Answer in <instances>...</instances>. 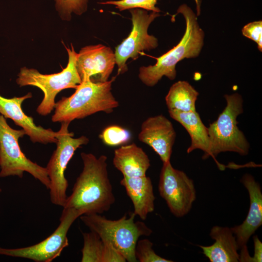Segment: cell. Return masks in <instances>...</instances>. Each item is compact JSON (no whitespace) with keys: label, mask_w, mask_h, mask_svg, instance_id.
<instances>
[{"label":"cell","mask_w":262,"mask_h":262,"mask_svg":"<svg viewBox=\"0 0 262 262\" xmlns=\"http://www.w3.org/2000/svg\"><path fill=\"white\" fill-rule=\"evenodd\" d=\"M115 65V52L102 44L86 46L78 53L76 67L81 79L95 82L108 81Z\"/></svg>","instance_id":"obj_12"},{"label":"cell","mask_w":262,"mask_h":262,"mask_svg":"<svg viewBox=\"0 0 262 262\" xmlns=\"http://www.w3.org/2000/svg\"><path fill=\"white\" fill-rule=\"evenodd\" d=\"M113 164L123 177L128 178L146 176L150 166L147 155L134 143L122 146L116 149Z\"/></svg>","instance_id":"obj_18"},{"label":"cell","mask_w":262,"mask_h":262,"mask_svg":"<svg viewBox=\"0 0 262 262\" xmlns=\"http://www.w3.org/2000/svg\"><path fill=\"white\" fill-rule=\"evenodd\" d=\"M171 118L180 123L188 132L191 144L187 149L190 153L196 149L204 152L203 159L210 157V138L208 127L202 122L196 111L182 112L176 110H168Z\"/></svg>","instance_id":"obj_19"},{"label":"cell","mask_w":262,"mask_h":262,"mask_svg":"<svg viewBox=\"0 0 262 262\" xmlns=\"http://www.w3.org/2000/svg\"><path fill=\"white\" fill-rule=\"evenodd\" d=\"M103 142L109 146H116L129 141L131 133L126 129L117 126L112 125L106 128L99 135Z\"/></svg>","instance_id":"obj_23"},{"label":"cell","mask_w":262,"mask_h":262,"mask_svg":"<svg viewBox=\"0 0 262 262\" xmlns=\"http://www.w3.org/2000/svg\"><path fill=\"white\" fill-rule=\"evenodd\" d=\"M158 0H120L101 2V4L113 5L119 11L140 8L145 10L159 13L160 10L156 7Z\"/></svg>","instance_id":"obj_25"},{"label":"cell","mask_w":262,"mask_h":262,"mask_svg":"<svg viewBox=\"0 0 262 262\" xmlns=\"http://www.w3.org/2000/svg\"><path fill=\"white\" fill-rule=\"evenodd\" d=\"M254 253L252 257L253 262H261L262 261V244L257 235L253 236Z\"/></svg>","instance_id":"obj_28"},{"label":"cell","mask_w":262,"mask_h":262,"mask_svg":"<svg viewBox=\"0 0 262 262\" xmlns=\"http://www.w3.org/2000/svg\"><path fill=\"white\" fill-rule=\"evenodd\" d=\"M33 97L31 92L21 97L8 98L0 95V114L5 118L12 119L15 124L24 130L32 142L43 144L56 143L58 131L36 126L32 117L23 112L22 104L24 100Z\"/></svg>","instance_id":"obj_13"},{"label":"cell","mask_w":262,"mask_h":262,"mask_svg":"<svg viewBox=\"0 0 262 262\" xmlns=\"http://www.w3.org/2000/svg\"><path fill=\"white\" fill-rule=\"evenodd\" d=\"M210 236L215 241L213 244L209 246L198 245V246L211 262L239 261V247L231 228L214 226L210 230Z\"/></svg>","instance_id":"obj_16"},{"label":"cell","mask_w":262,"mask_h":262,"mask_svg":"<svg viewBox=\"0 0 262 262\" xmlns=\"http://www.w3.org/2000/svg\"><path fill=\"white\" fill-rule=\"evenodd\" d=\"M88 0H55L57 11L63 20L69 21L71 14L81 15L87 8Z\"/></svg>","instance_id":"obj_22"},{"label":"cell","mask_w":262,"mask_h":262,"mask_svg":"<svg viewBox=\"0 0 262 262\" xmlns=\"http://www.w3.org/2000/svg\"><path fill=\"white\" fill-rule=\"evenodd\" d=\"M198 92L187 82L179 81L170 88L165 100L168 110L182 112L196 111Z\"/></svg>","instance_id":"obj_20"},{"label":"cell","mask_w":262,"mask_h":262,"mask_svg":"<svg viewBox=\"0 0 262 262\" xmlns=\"http://www.w3.org/2000/svg\"><path fill=\"white\" fill-rule=\"evenodd\" d=\"M177 13L181 14L185 19L186 29L184 35L176 46L157 58L155 65L139 68L138 78L147 86H154L163 76L170 80H174L178 63L184 58L198 56L202 49L204 33L198 23L196 15L185 4L179 7Z\"/></svg>","instance_id":"obj_2"},{"label":"cell","mask_w":262,"mask_h":262,"mask_svg":"<svg viewBox=\"0 0 262 262\" xmlns=\"http://www.w3.org/2000/svg\"><path fill=\"white\" fill-rule=\"evenodd\" d=\"M25 135L23 129L12 128L6 118L0 115V177L16 176L22 179L26 172L49 189L50 180L46 168L27 158L20 147L18 140Z\"/></svg>","instance_id":"obj_7"},{"label":"cell","mask_w":262,"mask_h":262,"mask_svg":"<svg viewBox=\"0 0 262 262\" xmlns=\"http://www.w3.org/2000/svg\"><path fill=\"white\" fill-rule=\"evenodd\" d=\"M1 192V189H0V192Z\"/></svg>","instance_id":"obj_29"},{"label":"cell","mask_w":262,"mask_h":262,"mask_svg":"<svg viewBox=\"0 0 262 262\" xmlns=\"http://www.w3.org/2000/svg\"><path fill=\"white\" fill-rule=\"evenodd\" d=\"M103 242L101 262H125V257L110 243Z\"/></svg>","instance_id":"obj_27"},{"label":"cell","mask_w":262,"mask_h":262,"mask_svg":"<svg viewBox=\"0 0 262 262\" xmlns=\"http://www.w3.org/2000/svg\"><path fill=\"white\" fill-rule=\"evenodd\" d=\"M127 195L131 200L133 213L143 220L154 210L155 196L151 179L147 176L128 178L123 177L120 180Z\"/></svg>","instance_id":"obj_17"},{"label":"cell","mask_w":262,"mask_h":262,"mask_svg":"<svg viewBox=\"0 0 262 262\" xmlns=\"http://www.w3.org/2000/svg\"><path fill=\"white\" fill-rule=\"evenodd\" d=\"M115 79L104 82H95L89 78L82 80L72 95L55 103L52 121L70 123L99 112H113L119 106L112 92Z\"/></svg>","instance_id":"obj_3"},{"label":"cell","mask_w":262,"mask_h":262,"mask_svg":"<svg viewBox=\"0 0 262 262\" xmlns=\"http://www.w3.org/2000/svg\"><path fill=\"white\" fill-rule=\"evenodd\" d=\"M176 136L171 122L160 115L149 117L143 122L138 138L150 147L164 163L170 161Z\"/></svg>","instance_id":"obj_14"},{"label":"cell","mask_w":262,"mask_h":262,"mask_svg":"<svg viewBox=\"0 0 262 262\" xmlns=\"http://www.w3.org/2000/svg\"><path fill=\"white\" fill-rule=\"evenodd\" d=\"M131 15L132 28L129 36L115 48V64L117 66V75L128 71L127 60H134L144 50L155 49L158 46V39L149 35L147 31L150 24L157 17L159 13L134 8L130 10Z\"/></svg>","instance_id":"obj_10"},{"label":"cell","mask_w":262,"mask_h":262,"mask_svg":"<svg viewBox=\"0 0 262 262\" xmlns=\"http://www.w3.org/2000/svg\"><path fill=\"white\" fill-rule=\"evenodd\" d=\"M81 156L82 170L63 208L75 209L82 215L101 214L109 211L115 202L108 175L107 158L104 155L97 157L85 152L81 153Z\"/></svg>","instance_id":"obj_1"},{"label":"cell","mask_w":262,"mask_h":262,"mask_svg":"<svg viewBox=\"0 0 262 262\" xmlns=\"http://www.w3.org/2000/svg\"><path fill=\"white\" fill-rule=\"evenodd\" d=\"M153 243L147 239L138 240L135 246V254L140 262H172L157 255L152 248Z\"/></svg>","instance_id":"obj_24"},{"label":"cell","mask_w":262,"mask_h":262,"mask_svg":"<svg viewBox=\"0 0 262 262\" xmlns=\"http://www.w3.org/2000/svg\"><path fill=\"white\" fill-rule=\"evenodd\" d=\"M240 181L248 193L250 206L244 222L231 228L239 249L246 246L250 237L262 225V193L260 184L249 174H244Z\"/></svg>","instance_id":"obj_15"},{"label":"cell","mask_w":262,"mask_h":262,"mask_svg":"<svg viewBox=\"0 0 262 262\" xmlns=\"http://www.w3.org/2000/svg\"><path fill=\"white\" fill-rule=\"evenodd\" d=\"M82 215V212L75 209L63 208L59 226L45 239L24 247H0V254L27 259L35 262H51L59 257L63 249L68 246V231L75 220Z\"/></svg>","instance_id":"obj_9"},{"label":"cell","mask_w":262,"mask_h":262,"mask_svg":"<svg viewBox=\"0 0 262 262\" xmlns=\"http://www.w3.org/2000/svg\"><path fill=\"white\" fill-rule=\"evenodd\" d=\"M83 246L82 249V262H101L103 242L98 235L91 231L82 233Z\"/></svg>","instance_id":"obj_21"},{"label":"cell","mask_w":262,"mask_h":262,"mask_svg":"<svg viewBox=\"0 0 262 262\" xmlns=\"http://www.w3.org/2000/svg\"><path fill=\"white\" fill-rule=\"evenodd\" d=\"M69 124L61 123L57 136L56 148L46 167L50 180L49 190L50 201L52 204L62 207L67 197L68 182L65 176L67 165L77 149L89 142V139L84 135L74 138L73 132L68 131Z\"/></svg>","instance_id":"obj_8"},{"label":"cell","mask_w":262,"mask_h":262,"mask_svg":"<svg viewBox=\"0 0 262 262\" xmlns=\"http://www.w3.org/2000/svg\"><path fill=\"white\" fill-rule=\"evenodd\" d=\"M244 36L257 43L260 51H262V20L250 22L244 26L242 30Z\"/></svg>","instance_id":"obj_26"},{"label":"cell","mask_w":262,"mask_h":262,"mask_svg":"<svg viewBox=\"0 0 262 262\" xmlns=\"http://www.w3.org/2000/svg\"><path fill=\"white\" fill-rule=\"evenodd\" d=\"M158 191L170 212L178 218L190 211L196 199L193 180L183 171L174 168L170 161L163 164Z\"/></svg>","instance_id":"obj_11"},{"label":"cell","mask_w":262,"mask_h":262,"mask_svg":"<svg viewBox=\"0 0 262 262\" xmlns=\"http://www.w3.org/2000/svg\"><path fill=\"white\" fill-rule=\"evenodd\" d=\"M132 212L117 220H110L100 214L82 215L81 221L91 231L97 233L102 241L108 242L119 251L128 262H136L135 250L140 237L152 232L144 222L135 221Z\"/></svg>","instance_id":"obj_5"},{"label":"cell","mask_w":262,"mask_h":262,"mask_svg":"<svg viewBox=\"0 0 262 262\" xmlns=\"http://www.w3.org/2000/svg\"><path fill=\"white\" fill-rule=\"evenodd\" d=\"M68 60L62 71L51 74H43L34 68L21 67L17 75L16 83L20 86H33L40 89L44 94L43 98L36 109L41 115L46 116L54 109L56 95L62 90L76 89L82 80L76 67L77 54L72 44L66 48Z\"/></svg>","instance_id":"obj_6"},{"label":"cell","mask_w":262,"mask_h":262,"mask_svg":"<svg viewBox=\"0 0 262 262\" xmlns=\"http://www.w3.org/2000/svg\"><path fill=\"white\" fill-rule=\"evenodd\" d=\"M224 98L227 103L225 108L217 119L208 127L210 157L214 159L221 170L224 167L215 158L219 153L229 151L246 156L250 148L248 141L237 126V117L244 111L242 96L234 93L225 95Z\"/></svg>","instance_id":"obj_4"}]
</instances>
